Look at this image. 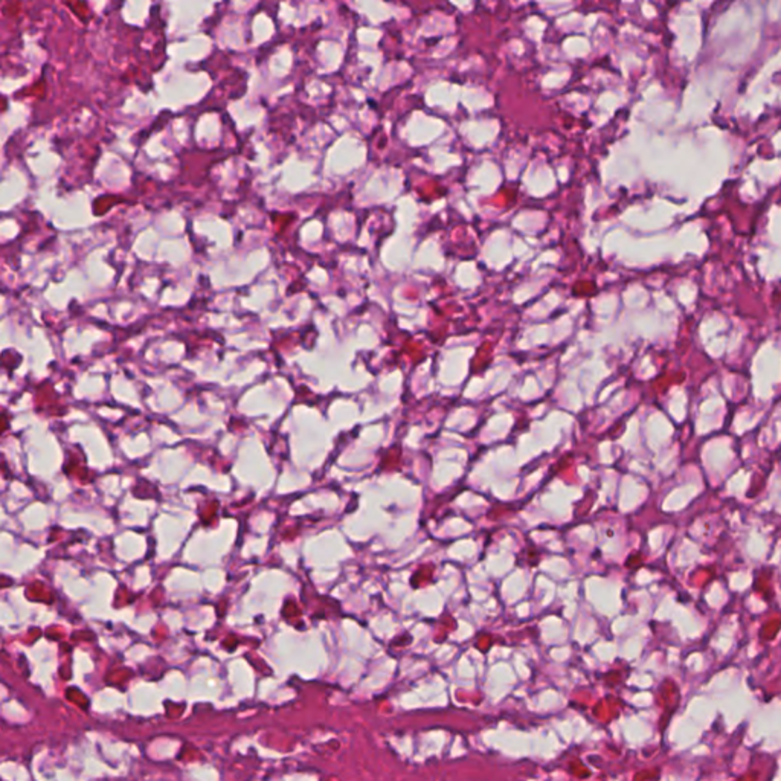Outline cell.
I'll use <instances>...</instances> for the list:
<instances>
[]
</instances>
